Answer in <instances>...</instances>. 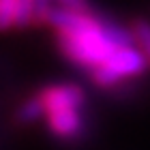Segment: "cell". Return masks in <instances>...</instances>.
<instances>
[{"instance_id":"cell-4","label":"cell","mask_w":150,"mask_h":150,"mask_svg":"<svg viewBox=\"0 0 150 150\" xmlns=\"http://www.w3.org/2000/svg\"><path fill=\"white\" fill-rule=\"evenodd\" d=\"M47 129L56 139L67 142V144H73V142H79L86 135V116L84 110H58V112H47L45 116Z\"/></svg>"},{"instance_id":"cell-5","label":"cell","mask_w":150,"mask_h":150,"mask_svg":"<svg viewBox=\"0 0 150 150\" xmlns=\"http://www.w3.org/2000/svg\"><path fill=\"white\" fill-rule=\"evenodd\" d=\"M41 19L39 0H15V28H28Z\"/></svg>"},{"instance_id":"cell-3","label":"cell","mask_w":150,"mask_h":150,"mask_svg":"<svg viewBox=\"0 0 150 150\" xmlns=\"http://www.w3.org/2000/svg\"><path fill=\"white\" fill-rule=\"evenodd\" d=\"M43 116L47 112H58V110H84L86 107V92L84 88L71 81L64 84H50L37 94Z\"/></svg>"},{"instance_id":"cell-1","label":"cell","mask_w":150,"mask_h":150,"mask_svg":"<svg viewBox=\"0 0 150 150\" xmlns=\"http://www.w3.org/2000/svg\"><path fill=\"white\" fill-rule=\"evenodd\" d=\"M41 22L56 30L60 54L71 64L88 73L107 62L116 50L133 45L129 28L97 11L73 13L50 4Z\"/></svg>"},{"instance_id":"cell-2","label":"cell","mask_w":150,"mask_h":150,"mask_svg":"<svg viewBox=\"0 0 150 150\" xmlns=\"http://www.w3.org/2000/svg\"><path fill=\"white\" fill-rule=\"evenodd\" d=\"M146 67H148V58L135 45H129L116 50L107 58V62L90 71V79L94 86L103 88V90H112V88L142 75L146 71Z\"/></svg>"},{"instance_id":"cell-6","label":"cell","mask_w":150,"mask_h":150,"mask_svg":"<svg viewBox=\"0 0 150 150\" xmlns=\"http://www.w3.org/2000/svg\"><path fill=\"white\" fill-rule=\"evenodd\" d=\"M41 118H43V107H41L37 94L30 97V99H26L15 112V120L19 125H35V122L41 120Z\"/></svg>"},{"instance_id":"cell-8","label":"cell","mask_w":150,"mask_h":150,"mask_svg":"<svg viewBox=\"0 0 150 150\" xmlns=\"http://www.w3.org/2000/svg\"><path fill=\"white\" fill-rule=\"evenodd\" d=\"M15 28V0H0V32Z\"/></svg>"},{"instance_id":"cell-9","label":"cell","mask_w":150,"mask_h":150,"mask_svg":"<svg viewBox=\"0 0 150 150\" xmlns=\"http://www.w3.org/2000/svg\"><path fill=\"white\" fill-rule=\"evenodd\" d=\"M50 2H56L58 9H64V11H73V13H92L90 0H50Z\"/></svg>"},{"instance_id":"cell-7","label":"cell","mask_w":150,"mask_h":150,"mask_svg":"<svg viewBox=\"0 0 150 150\" xmlns=\"http://www.w3.org/2000/svg\"><path fill=\"white\" fill-rule=\"evenodd\" d=\"M133 37V45L144 54L150 62V22L148 19H135L133 28L129 30Z\"/></svg>"}]
</instances>
